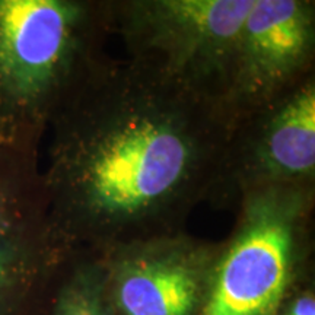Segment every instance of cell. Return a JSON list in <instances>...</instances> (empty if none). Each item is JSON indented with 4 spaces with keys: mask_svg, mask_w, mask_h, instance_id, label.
Wrapping results in <instances>:
<instances>
[{
    "mask_svg": "<svg viewBox=\"0 0 315 315\" xmlns=\"http://www.w3.org/2000/svg\"><path fill=\"white\" fill-rule=\"evenodd\" d=\"M41 175L48 218L74 253L142 240V228L184 204L216 161L212 101L146 67L74 89L51 120Z\"/></svg>",
    "mask_w": 315,
    "mask_h": 315,
    "instance_id": "6da1fadb",
    "label": "cell"
},
{
    "mask_svg": "<svg viewBox=\"0 0 315 315\" xmlns=\"http://www.w3.org/2000/svg\"><path fill=\"white\" fill-rule=\"evenodd\" d=\"M85 9L69 0H0V148L37 153L76 83Z\"/></svg>",
    "mask_w": 315,
    "mask_h": 315,
    "instance_id": "7a4b0ae2",
    "label": "cell"
},
{
    "mask_svg": "<svg viewBox=\"0 0 315 315\" xmlns=\"http://www.w3.org/2000/svg\"><path fill=\"white\" fill-rule=\"evenodd\" d=\"M302 216L298 187L257 191L219 250L200 315H279L299 285Z\"/></svg>",
    "mask_w": 315,
    "mask_h": 315,
    "instance_id": "3957f363",
    "label": "cell"
},
{
    "mask_svg": "<svg viewBox=\"0 0 315 315\" xmlns=\"http://www.w3.org/2000/svg\"><path fill=\"white\" fill-rule=\"evenodd\" d=\"M254 0H153L130 18L142 64L169 82L212 101L226 93L242 23Z\"/></svg>",
    "mask_w": 315,
    "mask_h": 315,
    "instance_id": "277c9868",
    "label": "cell"
},
{
    "mask_svg": "<svg viewBox=\"0 0 315 315\" xmlns=\"http://www.w3.org/2000/svg\"><path fill=\"white\" fill-rule=\"evenodd\" d=\"M73 253L50 222L37 155L0 148V315H41Z\"/></svg>",
    "mask_w": 315,
    "mask_h": 315,
    "instance_id": "5b68a950",
    "label": "cell"
},
{
    "mask_svg": "<svg viewBox=\"0 0 315 315\" xmlns=\"http://www.w3.org/2000/svg\"><path fill=\"white\" fill-rule=\"evenodd\" d=\"M219 250L155 235L99 253L112 315H200Z\"/></svg>",
    "mask_w": 315,
    "mask_h": 315,
    "instance_id": "8992f818",
    "label": "cell"
},
{
    "mask_svg": "<svg viewBox=\"0 0 315 315\" xmlns=\"http://www.w3.org/2000/svg\"><path fill=\"white\" fill-rule=\"evenodd\" d=\"M314 42L311 6L297 0H254L242 23L226 93L264 102L307 63Z\"/></svg>",
    "mask_w": 315,
    "mask_h": 315,
    "instance_id": "52a82bcc",
    "label": "cell"
},
{
    "mask_svg": "<svg viewBox=\"0 0 315 315\" xmlns=\"http://www.w3.org/2000/svg\"><path fill=\"white\" fill-rule=\"evenodd\" d=\"M256 167L267 186L297 187L315 168V88L313 82L279 104L264 126ZM266 186V187H267Z\"/></svg>",
    "mask_w": 315,
    "mask_h": 315,
    "instance_id": "ba28073f",
    "label": "cell"
},
{
    "mask_svg": "<svg viewBox=\"0 0 315 315\" xmlns=\"http://www.w3.org/2000/svg\"><path fill=\"white\" fill-rule=\"evenodd\" d=\"M41 315H112L99 256L73 253L61 267Z\"/></svg>",
    "mask_w": 315,
    "mask_h": 315,
    "instance_id": "9c48e42d",
    "label": "cell"
},
{
    "mask_svg": "<svg viewBox=\"0 0 315 315\" xmlns=\"http://www.w3.org/2000/svg\"><path fill=\"white\" fill-rule=\"evenodd\" d=\"M279 315H315V295L313 286L301 288V283L283 304Z\"/></svg>",
    "mask_w": 315,
    "mask_h": 315,
    "instance_id": "30bf717a",
    "label": "cell"
}]
</instances>
